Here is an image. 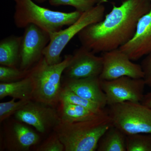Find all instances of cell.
Wrapping results in <instances>:
<instances>
[{
	"instance_id": "obj_1",
	"label": "cell",
	"mask_w": 151,
	"mask_h": 151,
	"mask_svg": "<svg viewBox=\"0 0 151 151\" xmlns=\"http://www.w3.org/2000/svg\"><path fill=\"white\" fill-rule=\"evenodd\" d=\"M151 9L148 0H124L102 20L82 30L78 40L95 54L119 48L132 38L139 19Z\"/></svg>"
},
{
	"instance_id": "obj_2",
	"label": "cell",
	"mask_w": 151,
	"mask_h": 151,
	"mask_svg": "<svg viewBox=\"0 0 151 151\" xmlns=\"http://www.w3.org/2000/svg\"><path fill=\"white\" fill-rule=\"evenodd\" d=\"M113 126L108 111L84 122L60 123L54 129L65 151L97 150L100 138Z\"/></svg>"
},
{
	"instance_id": "obj_3",
	"label": "cell",
	"mask_w": 151,
	"mask_h": 151,
	"mask_svg": "<svg viewBox=\"0 0 151 151\" xmlns=\"http://www.w3.org/2000/svg\"><path fill=\"white\" fill-rule=\"evenodd\" d=\"M13 1L15 3L14 22L18 28L33 24L49 34L57 32L72 24L82 14L76 10L70 12L51 10L39 6L33 0Z\"/></svg>"
},
{
	"instance_id": "obj_4",
	"label": "cell",
	"mask_w": 151,
	"mask_h": 151,
	"mask_svg": "<svg viewBox=\"0 0 151 151\" xmlns=\"http://www.w3.org/2000/svg\"><path fill=\"white\" fill-rule=\"evenodd\" d=\"M72 55H67L59 63L49 64L44 56L29 69L28 75L34 84L33 100L55 107L60 103L61 79Z\"/></svg>"
},
{
	"instance_id": "obj_5",
	"label": "cell",
	"mask_w": 151,
	"mask_h": 151,
	"mask_svg": "<svg viewBox=\"0 0 151 151\" xmlns=\"http://www.w3.org/2000/svg\"><path fill=\"white\" fill-rule=\"evenodd\" d=\"M109 106L107 111L113 126L127 136L151 134V108L141 103L130 102Z\"/></svg>"
},
{
	"instance_id": "obj_6",
	"label": "cell",
	"mask_w": 151,
	"mask_h": 151,
	"mask_svg": "<svg viewBox=\"0 0 151 151\" xmlns=\"http://www.w3.org/2000/svg\"><path fill=\"white\" fill-rule=\"evenodd\" d=\"M105 10L103 4H97L82 13L80 17L68 27L50 34V41L43 52L47 63L55 64L61 62L62 60L60 55L68 44L86 27L102 20L104 17Z\"/></svg>"
},
{
	"instance_id": "obj_7",
	"label": "cell",
	"mask_w": 151,
	"mask_h": 151,
	"mask_svg": "<svg viewBox=\"0 0 151 151\" xmlns=\"http://www.w3.org/2000/svg\"><path fill=\"white\" fill-rule=\"evenodd\" d=\"M101 85L107 105L110 106L125 102L141 103L146 84L143 78L123 76L114 80H101Z\"/></svg>"
},
{
	"instance_id": "obj_8",
	"label": "cell",
	"mask_w": 151,
	"mask_h": 151,
	"mask_svg": "<svg viewBox=\"0 0 151 151\" xmlns=\"http://www.w3.org/2000/svg\"><path fill=\"white\" fill-rule=\"evenodd\" d=\"M14 116L16 120L33 127L41 134L54 130L61 122L59 111L55 107L33 100Z\"/></svg>"
},
{
	"instance_id": "obj_9",
	"label": "cell",
	"mask_w": 151,
	"mask_h": 151,
	"mask_svg": "<svg viewBox=\"0 0 151 151\" xmlns=\"http://www.w3.org/2000/svg\"><path fill=\"white\" fill-rule=\"evenodd\" d=\"M24 29L19 68L28 70L43 56L44 50L50 41V35L46 31L35 24H29Z\"/></svg>"
},
{
	"instance_id": "obj_10",
	"label": "cell",
	"mask_w": 151,
	"mask_h": 151,
	"mask_svg": "<svg viewBox=\"0 0 151 151\" xmlns=\"http://www.w3.org/2000/svg\"><path fill=\"white\" fill-rule=\"evenodd\" d=\"M102 53L103 69L99 76L101 80H114L123 76L144 78L141 64L133 62L127 54L120 48Z\"/></svg>"
},
{
	"instance_id": "obj_11",
	"label": "cell",
	"mask_w": 151,
	"mask_h": 151,
	"mask_svg": "<svg viewBox=\"0 0 151 151\" xmlns=\"http://www.w3.org/2000/svg\"><path fill=\"white\" fill-rule=\"evenodd\" d=\"M102 56H98L85 47L76 50L70 63L63 71V77L81 78L100 76L103 69Z\"/></svg>"
},
{
	"instance_id": "obj_12",
	"label": "cell",
	"mask_w": 151,
	"mask_h": 151,
	"mask_svg": "<svg viewBox=\"0 0 151 151\" xmlns=\"http://www.w3.org/2000/svg\"><path fill=\"white\" fill-rule=\"evenodd\" d=\"M29 126L16 119L5 124L4 143L6 149L9 151H27L38 143L39 135Z\"/></svg>"
},
{
	"instance_id": "obj_13",
	"label": "cell",
	"mask_w": 151,
	"mask_h": 151,
	"mask_svg": "<svg viewBox=\"0 0 151 151\" xmlns=\"http://www.w3.org/2000/svg\"><path fill=\"white\" fill-rule=\"evenodd\" d=\"M133 61L151 52V9L138 21L134 34L119 48Z\"/></svg>"
},
{
	"instance_id": "obj_14",
	"label": "cell",
	"mask_w": 151,
	"mask_h": 151,
	"mask_svg": "<svg viewBox=\"0 0 151 151\" xmlns=\"http://www.w3.org/2000/svg\"><path fill=\"white\" fill-rule=\"evenodd\" d=\"M62 86L76 94L98 104L103 109L107 105V98L101 85L99 76L88 78H69L63 77Z\"/></svg>"
},
{
	"instance_id": "obj_15",
	"label": "cell",
	"mask_w": 151,
	"mask_h": 151,
	"mask_svg": "<svg viewBox=\"0 0 151 151\" xmlns=\"http://www.w3.org/2000/svg\"><path fill=\"white\" fill-rule=\"evenodd\" d=\"M33 92V83L28 74L25 78L19 81L0 83L1 100L10 97L19 100H32Z\"/></svg>"
},
{
	"instance_id": "obj_16",
	"label": "cell",
	"mask_w": 151,
	"mask_h": 151,
	"mask_svg": "<svg viewBox=\"0 0 151 151\" xmlns=\"http://www.w3.org/2000/svg\"><path fill=\"white\" fill-rule=\"evenodd\" d=\"M22 36L12 35L0 41V64L19 67Z\"/></svg>"
},
{
	"instance_id": "obj_17",
	"label": "cell",
	"mask_w": 151,
	"mask_h": 151,
	"mask_svg": "<svg viewBox=\"0 0 151 151\" xmlns=\"http://www.w3.org/2000/svg\"><path fill=\"white\" fill-rule=\"evenodd\" d=\"M60 103V107L58 110L60 122L62 123H72L88 121L102 114H98L80 105L66 102Z\"/></svg>"
},
{
	"instance_id": "obj_18",
	"label": "cell",
	"mask_w": 151,
	"mask_h": 151,
	"mask_svg": "<svg viewBox=\"0 0 151 151\" xmlns=\"http://www.w3.org/2000/svg\"><path fill=\"white\" fill-rule=\"evenodd\" d=\"M127 135L112 126L104 133L98 142V151H127Z\"/></svg>"
},
{
	"instance_id": "obj_19",
	"label": "cell",
	"mask_w": 151,
	"mask_h": 151,
	"mask_svg": "<svg viewBox=\"0 0 151 151\" xmlns=\"http://www.w3.org/2000/svg\"><path fill=\"white\" fill-rule=\"evenodd\" d=\"M60 102H66L80 105L98 114H101L105 111L98 104L82 98L69 89L63 86L60 98Z\"/></svg>"
},
{
	"instance_id": "obj_20",
	"label": "cell",
	"mask_w": 151,
	"mask_h": 151,
	"mask_svg": "<svg viewBox=\"0 0 151 151\" xmlns=\"http://www.w3.org/2000/svg\"><path fill=\"white\" fill-rule=\"evenodd\" d=\"M127 151H151V134L127 136Z\"/></svg>"
},
{
	"instance_id": "obj_21",
	"label": "cell",
	"mask_w": 151,
	"mask_h": 151,
	"mask_svg": "<svg viewBox=\"0 0 151 151\" xmlns=\"http://www.w3.org/2000/svg\"><path fill=\"white\" fill-rule=\"evenodd\" d=\"M50 5L54 6H69L76 10L83 13L98 4V0H48Z\"/></svg>"
},
{
	"instance_id": "obj_22",
	"label": "cell",
	"mask_w": 151,
	"mask_h": 151,
	"mask_svg": "<svg viewBox=\"0 0 151 151\" xmlns=\"http://www.w3.org/2000/svg\"><path fill=\"white\" fill-rule=\"evenodd\" d=\"M29 71V70H22L18 68L1 65L0 81L8 83L21 80L27 76Z\"/></svg>"
},
{
	"instance_id": "obj_23",
	"label": "cell",
	"mask_w": 151,
	"mask_h": 151,
	"mask_svg": "<svg viewBox=\"0 0 151 151\" xmlns=\"http://www.w3.org/2000/svg\"><path fill=\"white\" fill-rule=\"evenodd\" d=\"M12 98L7 102L0 103V122L1 123L8 119L12 115H14L20 110L30 100H19Z\"/></svg>"
},
{
	"instance_id": "obj_24",
	"label": "cell",
	"mask_w": 151,
	"mask_h": 151,
	"mask_svg": "<svg viewBox=\"0 0 151 151\" xmlns=\"http://www.w3.org/2000/svg\"><path fill=\"white\" fill-rule=\"evenodd\" d=\"M37 151H63L65 147L56 132L37 148Z\"/></svg>"
},
{
	"instance_id": "obj_25",
	"label": "cell",
	"mask_w": 151,
	"mask_h": 151,
	"mask_svg": "<svg viewBox=\"0 0 151 151\" xmlns=\"http://www.w3.org/2000/svg\"><path fill=\"white\" fill-rule=\"evenodd\" d=\"M146 85L151 88V52L144 57L141 63Z\"/></svg>"
},
{
	"instance_id": "obj_26",
	"label": "cell",
	"mask_w": 151,
	"mask_h": 151,
	"mask_svg": "<svg viewBox=\"0 0 151 151\" xmlns=\"http://www.w3.org/2000/svg\"><path fill=\"white\" fill-rule=\"evenodd\" d=\"M141 103L151 108V92L145 94Z\"/></svg>"
},
{
	"instance_id": "obj_27",
	"label": "cell",
	"mask_w": 151,
	"mask_h": 151,
	"mask_svg": "<svg viewBox=\"0 0 151 151\" xmlns=\"http://www.w3.org/2000/svg\"><path fill=\"white\" fill-rule=\"evenodd\" d=\"M35 2V3H38V4H42L48 1V0H33Z\"/></svg>"
},
{
	"instance_id": "obj_28",
	"label": "cell",
	"mask_w": 151,
	"mask_h": 151,
	"mask_svg": "<svg viewBox=\"0 0 151 151\" xmlns=\"http://www.w3.org/2000/svg\"><path fill=\"white\" fill-rule=\"evenodd\" d=\"M108 0H98V4H103L108 2Z\"/></svg>"
},
{
	"instance_id": "obj_29",
	"label": "cell",
	"mask_w": 151,
	"mask_h": 151,
	"mask_svg": "<svg viewBox=\"0 0 151 151\" xmlns=\"http://www.w3.org/2000/svg\"><path fill=\"white\" fill-rule=\"evenodd\" d=\"M148 1H150L151 2V0H148Z\"/></svg>"
},
{
	"instance_id": "obj_30",
	"label": "cell",
	"mask_w": 151,
	"mask_h": 151,
	"mask_svg": "<svg viewBox=\"0 0 151 151\" xmlns=\"http://www.w3.org/2000/svg\"><path fill=\"white\" fill-rule=\"evenodd\" d=\"M123 1H124V0H123Z\"/></svg>"
}]
</instances>
